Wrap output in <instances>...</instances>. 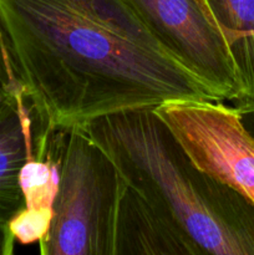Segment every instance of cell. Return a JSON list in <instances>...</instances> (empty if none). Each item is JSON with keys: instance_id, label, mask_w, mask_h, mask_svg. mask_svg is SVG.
<instances>
[{"instance_id": "cell-1", "label": "cell", "mask_w": 254, "mask_h": 255, "mask_svg": "<svg viewBox=\"0 0 254 255\" xmlns=\"http://www.w3.org/2000/svg\"><path fill=\"white\" fill-rule=\"evenodd\" d=\"M0 30L42 136L169 101H219L126 0H0Z\"/></svg>"}, {"instance_id": "cell-2", "label": "cell", "mask_w": 254, "mask_h": 255, "mask_svg": "<svg viewBox=\"0 0 254 255\" xmlns=\"http://www.w3.org/2000/svg\"><path fill=\"white\" fill-rule=\"evenodd\" d=\"M129 187L173 221L204 254L254 255V206L202 171L153 110L82 127Z\"/></svg>"}, {"instance_id": "cell-3", "label": "cell", "mask_w": 254, "mask_h": 255, "mask_svg": "<svg viewBox=\"0 0 254 255\" xmlns=\"http://www.w3.org/2000/svg\"><path fill=\"white\" fill-rule=\"evenodd\" d=\"M59 166V189L42 255H112L121 176L84 128L49 134L45 154Z\"/></svg>"}, {"instance_id": "cell-4", "label": "cell", "mask_w": 254, "mask_h": 255, "mask_svg": "<svg viewBox=\"0 0 254 255\" xmlns=\"http://www.w3.org/2000/svg\"><path fill=\"white\" fill-rule=\"evenodd\" d=\"M198 168L254 206V137L222 101L179 100L153 110Z\"/></svg>"}, {"instance_id": "cell-5", "label": "cell", "mask_w": 254, "mask_h": 255, "mask_svg": "<svg viewBox=\"0 0 254 255\" xmlns=\"http://www.w3.org/2000/svg\"><path fill=\"white\" fill-rule=\"evenodd\" d=\"M149 31L219 101L234 102L241 77L223 29L204 0H126Z\"/></svg>"}, {"instance_id": "cell-6", "label": "cell", "mask_w": 254, "mask_h": 255, "mask_svg": "<svg viewBox=\"0 0 254 255\" xmlns=\"http://www.w3.org/2000/svg\"><path fill=\"white\" fill-rule=\"evenodd\" d=\"M120 174V173H119ZM203 251L121 177L112 255H201Z\"/></svg>"}, {"instance_id": "cell-7", "label": "cell", "mask_w": 254, "mask_h": 255, "mask_svg": "<svg viewBox=\"0 0 254 255\" xmlns=\"http://www.w3.org/2000/svg\"><path fill=\"white\" fill-rule=\"evenodd\" d=\"M39 134L34 111L20 91L0 116V222L7 223L25 207L19 174L22 164L36 153Z\"/></svg>"}, {"instance_id": "cell-8", "label": "cell", "mask_w": 254, "mask_h": 255, "mask_svg": "<svg viewBox=\"0 0 254 255\" xmlns=\"http://www.w3.org/2000/svg\"><path fill=\"white\" fill-rule=\"evenodd\" d=\"M223 29L238 67L242 92L232 106L254 100V0H204Z\"/></svg>"}, {"instance_id": "cell-9", "label": "cell", "mask_w": 254, "mask_h": 255, "mask_svg": "<svg viewBox=\"0 0 254 255\" xmlns=\"http://www.w3.org/2000/svg\"><path fill=\"white\" fill-rule=\"evenodd\" d=\"M59 166L54 157L31 156L20 169L19 183L25 207L34 209L52 208L59 189Z\"/></svg>"}, {"instance_id": "cell-10", "label": "cell", "mask_w": 254, "mask_h": 255, "mask_svg": "<svg viewBox=\"0 0 254 255\" xmlns=\"http://www.w3.org/2000/svg\"><path fill=\"white\" fill-rule=\"evenodd\" d=\"M52 222V208H24L17 212L9 222L7 228L15 241L22 246L39 243L49 233Z\"/></svg>"}, {"instance_id": "cell-11", "label": "cell", "mask_w": 254, "mask_h": 255, "mask_svg": "<svg viewBox=\"0 0 254 255\" xmlns=\"http://www.w3.org/2000/svg\"><path fill=\"white\" fill-rule=\"evenodd\" d=\"M20 91L21 87L15 77L6 45L0 30V116L6 107L16 100Z\"/></svg>"}, {"instance_id": "cell-12", "label": "cell", "mask_w": 254, "mask_h": 255, "mask_svg": "<svg viewBox=\"0 0 254 255\" xmlns=\"http://www.w3.org/2000/svg\"><path fill=\"white\" fill-rule=\"evenodd\" d=\"M14 237L9 232L7 223L0 222V255H11L14 253Z\"/></svg>"}, {"instance_id": "cell-13", "label": "cell", "mask_w": 254, "mask_h": 255, "mask_svg": "<svg viewBox=\"0 0 254 255\" xmlns=\"http://www.w3.org/2000/svg\"><path fill=\"white\" fill-rule=\"evenodd\" d=\"M241 114L242 121H243L244 126L247 127L252 136L254 137V107H249V109L242 110L238 111Z\"/></svg>"}, {"instance_id": "cell-14", "label": "cell", "mask_w": 254, "mask_h": 255, "mask_svg": "<svg viewBox=\"0 0 254 255\" xmlns=\"http://www.w3.org/2000/svg\"><path fill=\"white\" fill-rule=\"evenodd\" d=\"M233 107L237 110V111H242V110L249 109V107H254V100H252V101L246 102V104L238 105V106H233Z\"/></svg>"}]
</instances>
